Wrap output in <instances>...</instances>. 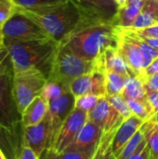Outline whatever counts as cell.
I'll return each mask as SVG.
<instances>
[{
  "label": "cell",
  "instance_id": "obj_34",
  "mask_svg": "<svg viewBox=\"0 0 158 159\" xmlns=\"http://www.w3.org/2000/svg\"><path fill=\"white\" fill-rule=\"evenodd\" d=\"M129 159H151L150 158V151H149L146 139L142 141V143L140 144L139 148L134 153V155Z\"/></svg>",
  "mask_w": 158,
  "mask_h": 159
},
{
  "label": "cell",
  "instance_id": "obj_15",
  "mask_svg": "<svg viewBox=\"0 0 158 159\" xmlns=\"http://www.w3.org/2000/svg\"><path fill=\"white\" fill-rule=\"evenodd\" d=\"M23 126L7 127L0 123V150L7 159H16L23 146Z\"/></svg>",
  "mask_w": 158,
  "mask_h": 159
},
{
  "label": "cell",
  "instance_id": "obj_18",
  "mask_svg": "<svg viewBox=\"0 0 158 159\" xmlns=\"http://www.w3.org/2000/svg\"><path fill=\"white\" fill-rule=\"evenodd\" d=\"M104 68L106 72H115L125 77L137 76L126 62L117 48H109L103 54Z\"/></svg>",
  "mask_w": 158,
  "mask_h": 159
},
{
  "label": "cell",
  "instance_id": "obj_24",
  "mask_svg": "<svg viewBox=\"0 0 158 159\" xmlns=\"http://www.w3.org/2000/svg\"><path fill=\"white\" fill-rule=\"evenodd\" d=\"M129 107L133 116H137L138 118L142 119L143 122L150 120L153 116L154 112L150 105V103L146 100L140 101V100H127Z\"/></svg>",
  "mask_w": 158,
  "mask_h": 159
},
{
  "label": "cell",
  "instance_id": "obj_30",
  "mask_svg": "<svg viewBox=\"0 0 158 159\" xmlns=\"http://www.w3.org/2000/svg\"><path fill=\"white\" fill-rule=\"evenodd\" d=\"M116 130H113L110 132H103L102 139L99 143V145L97 147V150L91 159H104L107 150L112 144V142H113V139L115 137Z\"/></svg>",
  "mask_w": 158,
  "mask_h": 159
},
{
  "label": "cell",
  "instance_id": "obj_28",
  "mask_svg": "<svg viewBox=\"0 0 158 159\" xmlns=\"http://www.w3.org/2000/svg\"><path fill=\"white\" fill-rule=\"evenodd\" d=\"M67 1H71V0H13L14 4L17 7L28 8V9L52 7Z\"/></svg>",
  "mask_w": 158,
  "mask_h": 159
},
{
  "label": "cell",
  "instance_id": "obj_37",
  "mask_svg": "<svg viewBox=\"0 0 158 159\" xmlns=\"http://www.w3.org/2000/svg\"><path fill=\"white\" fill-rule=\"evenodd\" d=\"M16 159H40V157L29 146L23 144L19 157Z\"/></svg>",
  "mask_w": 158,
  "mask_h": 159
},
{
  "label": "cell",
  "instance_id": "obj_41",
  "mask_svg": "<svg viewBox=\"0 0 158 159\" xmlns=\"http://www.w3.org/2000/svg\"><path fill=\"white\" fill-rule=\"evenodd\" d=\"M8 56V50L5 46L0 47V64L3 62V61Z\"/></svg>",
  "mask_w": 158,
  "mask_h": 159
},
{
  "label": "cell",
  "instance_id": "obj_23",
  "mask_svg": "<svg viewBox=\"0 0 158 159\" xmlns=\"http://www.w3.org/2000/svg\"><path fill=\"white\" fill-rule=\"evenodd\" d=\"M141 129L144 133L149 147L150 158L158 159V124L148 120L143 123Z\"/></svg>",
  "mask_w": 158,
  "mask_h": 159
},
{
  "label": "cell",
  "instance_id": "obj_40",
  "mask_svg": "<svg viewBox=\"0 0 158 159\" xmlns=\"http://www.w3.org/2000/svg\"><path fill=\"white\" fill-rule=\"evenodd\" d=\"M144 42H146L150 47L156 48L158 50V38H150V37H145V36H142V35H140L138 34Z\"/></svg>",
  "mask_w": 158,
  "mask_h": 159
},
{
  "label": "cell",
  "instance_id": "obj_42",
  "mask_svg": "<svg viewBox=\"0 0 158 159\" xmlns=\"http://www.w3.org/2000/svg\"><path fill=\"white\" fill-rule=\"evenodd\" d=\"M111 145H112V144H111ZM104 159H116L115 158V157L114 156L113 152H112V148H111V146H110V147H109V149L107 150L106 155H105V157H104Z\"/></svg>",
  "mask_w": 158,
  "mask_h": 159
},
{
  "label": "cell",
  "instance_id": "obj_10",
  "mask_svg": "<svg viewBox=\"0 0 158 159\" xmlns=\"http://www.w3.org/2000/svg\"><path fill=\"white\" fill-rule=\"evenodd\" d=\"M70 90L75 98L88 94L105 97L106 71L104 69H97L75 78L70 85Z\"/></svg>",
  "mask_w": 158,
  "mask_h": 159
},
{
  "label": "cell",
  "instance_id": "obj_46",
  "mask_svg": "<svg viewBox=\"0 0 158 159\" xmlns=\"http://www.w3.org/2000/svg\"><path fill=\"white\" fill-rule=\"evenodd\" d=\"M138 1H141V0H129V3H136Z\"/></svg>",
  "mask_w": 158,
  "mask_h": 159
},
{
  "label": "cell",
  "instance_id": "obj_19",
  "mask_svg": "<svg viewBox=\"0 0 158 159\" xmlns=\"http://www.w3.org/2000/svg\"><path fill=\"white\" fill-rule=\"evenodd\" d=\"M48 112V102L41 96L36 97L21 114V124L30 127L40 123Z\"/></svg>",
  "mask_w": 158,
  "mask_h": 159
},
{
  "label": "cell",
  "instance_id": "obj_35",
  "mask_svg": "<svg viewBox=\"0 0 158 159\" xmlns=\"http://www.w3.org/2000/svg\"><path fill=\"white\" fill-rule=\"evenodd\" d=\"M124 30V29H123ZM132 32L145 36V37H150V38H158V23L151 25L149 27L143 28V29H139V30H133Z\"/></svg>",
  "mask_w": 158,
  "mask_h": 159
},
{
  "label": "cell",
  "instance_id": "obj_5",
  "mask_svg": "<svg viewBox=\"0 0 158 159\" xmlns=\"http://www.w3.org/2000/svg\"><path fill=\"white\" fill-rule=\"evenodd\" d=\"M0 123L7 127L21 123L14 94V68L9 55L0 64Z\"/></svg>",
  "mask_w": 158,
  "mask_h": 159
},
{
  "label": "cell",
  "instance_id": "obj_38",
  "mask_svg": "<svg viewBox=\"0 0 158 159\" xmlns=\"http://www.w3.org/2000/svg\"><path fill=\"white\" fill-rule=\"evenodd\" d=\"M145 89L150 90H158V75L146 77L143 81Z\"/></svg>",
  "mask_w": 158,
  "mask_h": 159
},
{
  "label": "cell",
  "instance_id": "obj_17",
  "mask_svg": "<svg viewBox=\"0 0 158 159\" xmlns=\"http://www.w3.org/2000/svg\"><path fill=\"white\" fill-rule=\"evenodd\" d=\"M143 123L144 122L142 119L138 118L133 115L123 121L121 126L116 130L111 145L112 152L115 158L119 156L120 152L128 143V142L142 128Z\"/></svg>",
  "mask_w": 158,
  "mask_h": 159
},
{
  "label": "cell",
  "instance_id": "obj_43",
  "mask_svg": "<svg viewBox=\"0 0 158 159\" xmlns=\"http://www.w3.org/2000/svg\"><path fill=\"white\" fill-rule=\"evenodd\" d=\"M115 2L117 4L119 8L124 7H126L129 4V0H115Z\"/></svg>",
  "mask_w": 158,
  "mask_h": 159
},
{
  "label": "cell",
  "instance_id": "obj_8",
  "mask_svg": "<svg viewBox=\"0 0 158 159\" xmlns=\"http://www.w3.org/2000/svg\"><path fill=\"white\" fill-rule=\"evenodd\" d=\"M23 144L29 146L41 157L43 153L52 146V129L48 112L38 124L23 127Z\"/></svg>",
  "mask_w": 158,
  "mask_h": 159
},
{
  "label": "cell",
  "instance_id": "obj_1",
  "mask_svg": "<svg viewBox=\"0 0 158 159\" xmlns=\"http://www.w3.org/2000/svg\"><path fill=\"white\" fill-rule=\"evenodd\" d=\"M118 30L113 23L85 21L61 44L86 61H96L109 48H117Z\"/></svg>",
  "mask_w": 158,
  "mask_h": 159
},
{
  "label": "cell",
  "instance_id": "obj_14",
  "mask_svg": "<svg viewBox=\"0 0 158 159\" xmlns=\"http://www.w3.org/2000/svg\"><path fill=\"white\" fill-rule=\"evenodd\" d=\"M117 30L119 35L117 46L118 51L123 56L130 69L135 73L137 76H139L142 79L143 71L146 67L143 55L140 48L133 42L131 37L127 33H125L119 27H117Z\"/></svg>",
  "mask_w": 158,
  "mask_h": 159
},
{
  "label": "cell",
  "instance_id": "obj_27",
  "mask_svg": "<svg viewBox=\"0 0 158 159\" xmlns=\"http://www.w3.org/2000/svg\"><path fill=\"white\" fill-rule=\"evenodd\" d=\"M144 139H145L144 133L142 129H140L133 135V137L128 142V143L124 146V148L122 149V151L120 152L119 156L116 157V159H129L130 157H132Z\"/></svg>",
  "mask_w": 158,
  "mask_h": 159
},
{
  "label": "cell",
  "instance_id": "obj_4",
  "mask_svg": "<svg viewBox=\"0 0 158 159\" xmlns=\"http://www.w3.org/2000/svg\"><path fill=\"white\" fill-rule=\"evenodd\" d=\"M97 69H104L103 55L96 61H86L60 43L47 80L59 82L68 88L77 77Z\"/></svg>",
  "mask_w": 158,
  "mask_h": 159
},
{
  "label": "cell",
  "instance_id": "obj_9",
  "mask_svg": "<svg viewBox=\"0 0 158 159\" xmlns=\"http://www.w3.org/2000/svg\"><path fill=\"white\" fill-rule=\"evenodd\" d=\"M87 121L88 113L74 108L61 125L51 149L61 154L72 144Z\"/></svg>",
  "mask_w": 158,
  "mask_h": 159
},
{
  "label": "cell",
  "instance_id": "obj_6",
  "mask_svg": "<svg viewBox=\"0 0 158 159\" xmlns=\"http://www.w3.org/2000/svg\"><path fill=\"white\" fill-rule=\"evenodd\" d=\"M47 81V76L35 69L14 72V94L20 115L36 97L41 95Z\"/></svg>",
  "mask_w": 158,
  "mask_h": 159
},
{
  "label": "cell",
  "instance_id": "obj_45",
  "mask_svg": "<svg viewBox=\"0 0 158 159\" xmlns=\"http://www.w3.org/2000/svg\"><path fill=\"white\" fill-rule=\"evenodd\" d=\"M0 159H7V157H6V156H5V154L0 150Z\"/></svg>",
  "mask_w": 158,
  "mask_h": 159
},
{
  "label": "cell",
  "instance_id": "obj_25",
  "mask_svg": "<svg viewBox=\"0 0 158 159\" xmlns=\"http://www.w3.org/2000/svg\"><path fill=\"white\" fill-rule=\"evenodd\" d=\"M127 77L115 72H106V96L121 94Z\"/></svg>",
  "mask_w": 158,
  "mask_h": 159
},
{
  "label": "cell",
  "instance_id": "obj_2",
  "mask_svg": "<svg viewBox=\"0 0 158 159\" xmlns=\"http://www.w3.org/2000/svg\"><path fill=\"white\" fill-rule=\"evenodd\" d=\"M16 9L32 19L50 38L59 43L74 33L85 21H91L84 16L79 7L73 1L34 9L16 6Z\"/></svg>",
  "mask_w": 158,
  "mask_h": 159
},
{
  "label": "cell",
  "instance_id": "obj_22",
  "mask_svg": "<svg viewBox=\"0 0 158 159\" xmlns=\"http://www.w3.org/2000/svg\"><path fill=\"white\" fill-rule=\"evenodd\" d=\"M127 100H146V89L143 81L139 76H131L126 79L124 89L121 93Z\"/></svg>",
  "mask_w": 158,
  "mask_h": 159
},
{
  "label": "cell",
  "instance_id": "obj_11",
  "mask_svg": "<svg viewBox=\"0 0 158 159\" xmlns=\"http://www.w3.org/2000/svg\"><path fill=\"white\" fill-rule=\"evenodd\" d=\"M76 5L89 20L113 24L119 9L115 0H76Z\"/></svg>",
  "mask_w": 158,
  "mask_h": 159
},
{
  "label": "cell",
  "instance_id": "obj_32",
  "mask_svg": "<svg viewBox=\"0 0 158 159\" xmlns=\"http://www.w3.org/2000/svg\"><path fill=\"white\" fill-rule=\"evenodd\" d=\"M16 5L13 0H0V27L13 15Z\"/></svg>",
  "mask_w": 158,
  "mask_h": 159
},
{
  "label": "cell",
  "instance_id": "obj_31",
  "mask_svg": "<svg viewBox=\"0 0 158 159\" xmlns=\"http://www.w3.org/2000/svg\"><path fill=\"white\" fill-rule=\"evenodd\" d=\"M100 97L95 96V95H90V94L76 97L75 102H74V108L88 113L95 107Z\"/></svg>",
  "mask_w": 158,
  "mask_h": 159
},
{
  "label": "cell",
  "instance_id": "obj_44",
  "mask_svg": "<svg viewBox=\"0 0 158 159\" xmlns=\"http://www.w3.org/2000/svg\"><path fill=\"white\" fill-rule=\"evenodd\" d=\"M4 46L3 45V35H2V32H1V27H0V47Z\"/></svg>",
  "mask_w": 158,
  "mask_h": 159
},
{
  "label": "cell",
  "instance_id": "obj_3",
  "mask_svg": "<svg viewBox=\"0 0 158 159\" xmlns=\"http://www.w3.org/2000/svg\"><path fill=\"white\" fill-rule=\"evenodd\" d=\"M3 45L8 50L14 72L35 69L48 78L60 43L52 38H47L4 42Z\"/></svg>",
  "mask_w": 158,
  "mask_h": 159
},
{
  "label": "cell",
  "instance_id": "obj_21",
  "mask_svg": "<svg viewBox=\"0 0 158 159\" xmlns=\"http://www.w3.org/2000/svg\"><path fill=\"white\" fill-rule=\"evenodd\" d=\"M143 4L144 0H141L136 3H129L126 7L119 8L114 25L121 29L131 28L133 22L139 16Z\"/></svg>",
  "mask_w": 158,
  "mask_h": 159
},
{
  "label": "cell",
  "instance_id": "obj_20",
  "mask_svg": "<svg viewBox=\"0 0 158 159\" xmlns=\"http://www.w3.org/2000/svg\"><path fill=\"white\" fill-rule=\"evenodd\" d=\"M156 23H158V0H144L143 7L131 28L124 30H139Z\"/></svg>",
  "mask_w": 158,
  "mask_h": 159
},
{
  "label": "cell",
  "instance_id": "obj_36",
  "mask_svg": "<svg viewBox=\"0 0 158 159\" xmlns=\"http://www.w3.org/2000/svg\"><path fill=\"white\" fill-rule=\"evenodd\" d=\"M155 75H158V57L156 58L143 71L142 74V81H144V79L146 77Z\"/></svg>",
  "mask_w": 158,
  "mask_h": 159
},
{
  "label": "cell",
  "instance_id": "obj_29",
  "mask_svg": "<svg viewBox=\"0 0 158 159\" xmlns=\"http://www.w3.org/2000/svg\"><path fill=\"white\" fill-rule=\"evenodd\" d=\"M105 97L107 101L109 102V103L122 116L124 119H127L132 116V113L129 107L127 101L124 99V97L121 94L110 95V96H105Z\"/></svg>",
  "mask_w": 158,
  "mask_h": 159
},
{
  "label": "cell",
  "instance_id": "obj_7",
  "mask_svg": "<svg viewBox=\"0 0 158 159\" xmlns=\"http://www.w3.org/2000/svg\"><path fill=\"white\" fill-rule=\"evenodd\" d=\"M1 32L3 43L50 38L38 24L18 9L2 25Z\"/></svg>",
  "mask_w": 158,
  "mask_h": 159
},
{
  "label": "cell",
  "instance_id": "obj_33",
  "mask_svg": "<svg viewBox=\"0 0 158 159\" xmlns=\"http://www.w3.org/2000/svg\"><path fill=\"white\" fill-rule=\"evenodd\" d=\"M60 155L61 159H90L87 157L83 152L78 149L69 145L65 150H63Z\"/></svg>",
  "mask_w": 158,
  "mask_h": 159
},
{
  "label": "cell",
  "instance_id": "obj_26",
  "mask_svg": "<svg viewBox=\"0 0 158 159\" xmlns=\"http://www.w3.org/2000/svg\"><path fill=\"white\" fill-rule=\"evenodd\" d=\"M67 90H70V88H68L59 82L47 80L40 96L44 100H46L47 102H49L55 100L56 98L60 97L61 95H62Z\"/></svg>",
  "mask_w": 158,
  "mask_h": 159
},
{
  "label": "cell",
  "instance_id": "obj_39",
  "mask_svg": "<svg viewBox=\"0 0 158 159\" xmlns=\"http://www.w3.org/2000/svg\"><path fill=\"white\" fill-rule=\"evenodd\" d=\"M40 159H61V157H60V155L57 152H55L51 148H48L43 153V155L41 156Z\"/></svg>",
  "mask_w": 158,
  "mask_h": 159
},
{
  "label": "cell",
  "instance_id": "obj_13",
  "mask_svg": "<svg viewBox=\"0 0 158 159\" xmlns=\"http://www.w3.org/2000/svg\"><path fill=\"white\" fill-rule=\"evenodd\" d=\"M74 102L75 97L72 94L71 90L65 91L62 95L48 102V115L52 129V145L61 125L74 109Z\"/></svg>",
  "mask_w": 158,
  "mask_h": 159
},
{
  "label": "cell",
  "instance_id": "obj_12",
  "mask_svg": "<svg viewBox=\"0 0 158 159\" xmlns=\"http://www.w3.org/2000/svg\"><path fill=\"white\" fill-rule=\"evenodd\" d=\"M88 120L96 124L103 132L118 129L125 120L109 103L106 97H100L95 107L88 113Z\"/></svg>",
  "mask_w": 158,
  "mask_h": 159
},
{
  "label": "cell",
  "instance_id": "obj_16",
  "mask_svg": "<svg viewBox=\"0 0 158 159\" xmlns=\"http://www.w3.org/2000/svg\"><path fill=\"white\" fill-rule=\"evenodd\" d=\"M102 134L103 131L101 128L93 122L88 120L74 141L70 145L83 152L87 157L91 159L97 150Z\"/></svg>",
  "mask_w": 158,
  "mask_h": 159
}]
</instances>
